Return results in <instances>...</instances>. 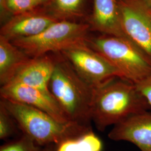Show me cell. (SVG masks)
I'll list each match as a JSON object with an SVG mask.
<instances>
[{"instance_id":"cell-20","label":"cell","mask_w":151,"mask_h":151,"mask_svg":"<svg viewBox=\"0 0 151 151\" xmlns=\"http://www.w3.org/2000/svg\"><path fill=\"white\" fill-rule=\"evenodd\" d=\"M0 8L1 18H4V16H7L11 13L7 7L6 0H0Z\"/></svg>"},{"instance_id":"cell-15","label":"cell","mask_w":151,"mask_h":151,"mask_svg":"<svg viewBox=\"0 0 151 151\" xmlns=\"http://www.w3.org/2000/svg\"><path fill=\"white\" fill-rule=\"evenodd\" d=\"M20 129L15 119L0 103V139L6 140L14 137L19 133Z\"/></svg>"},{"instance_id":"cell-11","label":"cell","mask_w":151,"mask_h":151,"mask_svg":"<svg viewBox=\"0 0 151 151\" xmlns=\"http://www.w3.org/2000/svg\"><path fill=\"white\" fill-rule=\"evenodd\" d=\"M57 59L48 54L31 58L17 72L9 83H20L49 90V82L53 74Z\"/></svg>"},{"instance_id":"cell-4","label":"cell","mask_w":151,"mask_h":151,"mask_svg":"<svg viewBox=\"0 0 151 151\" xmlns=\"http://www.w3.org/2000/svg\"><path fill=\"white\" fill-rule=\"evenodd\" d=\"M88 46L108 60L124 79L137 83L151 75V60L129 40L105 35L88 38Z\"/></svg>"},{"instance_id":"cell-10","label":"cell","mask_w":151,"mask_h":151,"mask_svg":"<svg viewBox=\"0 0 151 151\" xmlns=\"http://www.w3.org/2000/svg\"><path fill=\"white\" fill-rule=\"evenodd\" d=\"M58 20L53 15L34 10L11 18L1 28V35L10 41L18 38L31 37L40 34Z\"/></svg>"},{"instance_id":"cell-13","label":"cell","mask_w":151,"mask_h":151,"mask_svg":"<svg viewBox=\"0 0 151 151\" xmlns=\"http://www.w3.org/2000/svg\"><path fill=\"white\" fill-rule=\"evenodd\" d=\"M30 58L10 40L0 35L1 86L10 83L17 72Z\"/></svg>"},{"instance_id":"cell-3","label":"cell","mask_w":151,"mask_h":151,"mask_svg":"<svg viewBox=\"0 0 151 151\" xmlns=\"http://www.w3.org/2000/svg\"><path fill=\"white\" fill-rule=\"evenodd\" d=\"M0 103L15 119L22 133L43 147L57 145L92 130L91 127L76 123H60L43 111L21 103L2 98Z\"/></svg>"},{"instance_id":"cell-2","label":"cell","mask_w":151,"mask_h":151,"mask_svg":"<svg viewBox=\"0 0 151 151\" xmlns=\"http://www.w3.org/2000/svg\"><path fill=\"white\" fill-rule=\"evenodd\" d=\"M48 87L70 122L91 127L93 88L81 78L62 55L57 59Z\"/></svg>"},{"instance_id":"cell-8","label":"cell","mask_w":151,"mask_h":151,"mask_svg":"<svg viewBox=\"0 0 151 151\" xmlns=\"http://www.w3.org/2000/svg\"><path fill=\"white\" fill-rule=\"evenodd\" d=\"M1 98L21 103L47 114L60 123L70 122L49 90L9 83L1 87Z\"/></svg>"},{"instance_id":"cell-23","label":"cell","mask_w":151,"mask_h":151,"mask_svg":"<svg viewBox=\"0 0 151 151\" xmlns=\"http://www.w3.org/2000/svg\"><path fill=\"white\" fill-rule=\"evenodd\" d=\"M146 2V4L151 9V0H144Z\"/></svg>"},{"instance_id":"cell-18","label":"cell","mask_w":151,"mask_h":151,"mask_svg":"<svg viewBox=\"0 0 151 151\" xmlns=\"http://www.w3.org/2000/svg\"><path fill=\"white\" fill-rule=\"evenodd\" d=\"M10 12L15 15L32 11L38 6L33 0H6Z\"/></svg>"},{"instance_id":"cell-19","label":"cell","mask_w":151,"mask_h":151,"mask_svg":"<svg viewBox=\"0 0 151 151\" xmlns=\"http://www.w3.org/2000/svg\"><path fill=\"white\" fill-rule=\"evenodd\" d=\"M135 85L151 107V75L136 83Z\"/></svg>"},{"instance_id":"cell-12","label":"cell","mask_w":151,"mask_h":151,"mask_svg":"<svg viewBox=\"0 0 151 151\" xmlns=\"http://www.w3.org/2000/svg\"><path fill=\"white\" fill-rule=\"evenodd\" d=\"M91 24L95 30L105 35L129 40L123 28L118 0H93Z\"/></svg>"},{"instance_id":"cell-9","label":"cell","mask_w":151,"mask_h":151,"mask_svg":"<svg viewBox=\"0 0 151 151\" xmlns=\"http://www.w3.org/2000/svg\"><path fill=\"white\" fill-rule=\"evenodd\" d=\"M108 137L114 141H126L140 151H151V112L135 114L114 125Z\"/></svg>"},{"instance_id":"cell-21","label":"cell","mask_w":151,"mask_h":151,"mask_svg":"<svg viewBox=\"0 0 151 151\" xmlns=\"http://www.w3.org/2000/svg\"><path fill=\"white\" fill-rule=\"evenodd\" d=\"M43 151H56V145L54 144H50L44 146Z\"/></svg>"},{"instance_id":"cell-14","label":"cell","mask_w":151,"mask_h":151,"mask_svg":"<svg viewBox=\"0 0 151 151\" xmlns=\"http://www.w3.org/2000/svg\"><path fill=\"white\" fill-rule=\"evenodd\" d=\"M101 140L92 130L56 145V151H102Z\"/></svg>"},{"instance_id":"cell-5","label":"cell","mask_w":151,"mask_h":151,"mask_svg":"<svg viewBox=\"0 0 151 151\" xmlns=\"http://www.w3.org/2000/svg\"><path fill=\"white\" fill-rule=\"evenodd\" d=\"M90 26L60 20L40 34L11 41L30 58L41 57L50 53H60L78 44L86 42Z\"/></svg>"},{"instance_id":"cell-22","label":"cell","mask_w":151,"mask_h":151,"mask_svg":"<svg viewBox=\"0 0 151 151\" xmlns=\"http://www.w3.org/2000/svg\"><path fill=\"white\" fill-rule=\"evenodd\" d=\"M33 1L35 2H36L37 4V5L39 6L40 5H42V4H45V3H47L50 0H33Z\"/></svg>"},{"instance_id":"cell-1","label":"cell","mask_w":151,"mask_h":151,"mask_svg":"<svg viewBox=\"0 0 151 151\" xmlns=\"http://www.w3.org/2000/svg\"><path fill=\"white\" fill-rule=\"evenodd\" d=\"M150 109L135 83L116 78L93 88L91 119L99 131L104 132L109 126Z\"/></svg>"},{"instance_id":"cell-17","label":"cell","mask_w":151,"mask_h":151,"mask_svg":"<svg viewBox=\"0 0 151 151\" xmlns=\"http://www.w3.org/2000/svg\"><path fill=\"white\" fill-rule=\"evenodd\" d=\"M83 0H54L53 5L54 16L67 17L78 15Z\"/></svg>"},{"instance_id":"cell-6","label":"cell","mask_w":151,"mask_h":151,"mask_svg":"<svg viewBox=\"0 0 151 151\" xmlns=\"http://www.w3.org/2000/svg\"><path fill=\"white\" fill-rule=\"evenodd\" d=\"M60 53L81 78L93 88L116 78H124L117 68L86 42L73 45Z\"/></svg>"},{"instance_id":"cell-16","label":"cell","mask_w":151,"mask_h":151,"mask_svg":"<svg viewBox=\"0 0 151 151\" xmlns=\"http://www.w3.org/2000/svg\"><path fill=\"white\" fill-rule=\"evenodd\" d=\"M39 146L27 135L22 133L16 138L9 140L0 147V151H43Z\"/></svg>"},{"instance_id":"cell-7","label":"cell","mask_w":151,"mask_h":151,"mask_svg":"<svg viewBox=\"0 0 151 151\" xmlns=\"http://www.w3.org/2000/svg\"><path fill=\"white\" fill-rule=\"evenodd\" d=\"M127 37L151 60V9L144 0H118Z\"/></svg>"}]
</instances>
